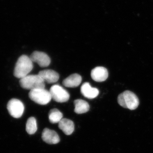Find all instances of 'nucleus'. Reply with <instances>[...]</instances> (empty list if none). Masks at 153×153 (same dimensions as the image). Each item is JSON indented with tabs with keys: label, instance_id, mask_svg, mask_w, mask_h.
Returning <instances> with one entry per match:
<instances>
[{
	"label": "nucleus",
	"instance_id": "f257e3e1",
	"mask_svg": "<svg viewBox=\"0 0 153 153\" xmlns=\"http://www.w3.org/2000/svg\"><path fill=\"white\" fill-rule=\"evenodd\" d=\"M33 62L30 57L27 55L21 56L16 63L14 71V76L20 79L27 76L33 69Z\"/></svg>",
	"mask_w": 153,
	"mask_h": 153
},
{
	"label": "nucleus",
	"instance_id": "f03ea898",
	"mask_svg": "<svg viewBox=\"0 0 153 153\" xmlns=\"http://www.w3.org/2000/svg\"><path fill=\"white\" fill-rule=\"evenodd\" d=\"M22 88L30 91L38 88H45V82L38 74H31L20 79Z\"/></svg>",
	"mask_w": 153,
	"mask_h": 153
},
{
	"label": "nucleus",
	"instance_id": "7ed1b4c3",
	"mask_svg": "<svg viewBox=\"0 0 153 153\" xmlns=\"http://www.w3.org/2000/svg\"><path fill=\"white\" fill-rule=\"evenodd\" d=\"M117 100L121 106L131 110L136 109L139 105V100L137 97L129 91H126L119 94Z\"/></svg>",
	"mask_w": 153,
	"mask_h": 153
},
{
	"label": "nucleus",
	"instance_id": "20e7f679",
	"mask_svg": "<svg viewBox=\"0 0 153 153\" xmlns=\"http://www.w3.org/2000/svg\"><path fill=\"white\" fill-rule=\"evenodd\" d=\"M29 96L31 100L41 105L48 104L52 99L49 91L45 88H38L31 90L29 94Z\"/></svg>",
	"mask_w": 153,
	"mask_h": 153
},
{
	"label": "nucleus",
	"instance_id": "39448f33",
	"mask_svg": "<svg viewBox=\"0 0 153 153\" xmlns=\"http://www.w3.org/2000/svg\"><path fill=\"white\" fill-rule=\"evenodd\" d=\"M7 108L9 113L15 118L22 116L25 111V106L22 101L17 99H12L8 102Z\"/></svg>",
	"mask_w": 153,
	"mask_h": 153
},
{
	"label": "nucleus",
	"instance_id": "423d86ee",
	"mask_svg": "<svg viewBox=\"0 0 153 153\" xmlns=\"http://www.w3.org/2000/svg\"><path fill=\"white\" fill-rule=\"evenodd\" d=\"M49 92L52 99L57 102H66L70 97L68 91L59 85H53L50 88Z\"/></svg>",
	"mask_w": 153,
	"mask_h": 153
},
{
	"label": "nucleus",
	"instance_id": "0eeeda50",
	"mask_svg": "<svg viewBox=\"0 0 153 153\" xmlns=\"http://www.w3.org/2000/svg\"><path fill=\"white\" fill-rule=\"evenodd\" d=\"M30 57L33 62L38 63L41 67H47L51 63L50 57L44 52L35 51Z\"/></svg>",
	"mask_w": 153,
	"mask_h": 153
},
{
	"label": "nucleus",
	"instance_id": "6e6552de",
	"mask_svg": "<svg viewBox=\"0 0 153 153\" xmlns=\"http://www.w3.org/2000/svg\"><path fill=\"white\" fill-rule=\"evenodd\" d=\"M91 75L92 79L94 81L98 82H103L108 77V71L105 67L98 66L91 70Z\"/></svg>",
	"mask_w": 153,
	"mask_h": 153
},
{
	"label": "nucleus",
	"instance_id": "1a4fd4ad",
	"mask_svg": "<svg viewBox=\"0 0 153 153\" xmlns=\"http://www.w3.org/2000/svg\"><path fill=\"white\" fill-rule=\"evenodd\" d=\"M42 138L45 142L49 144H56L60 140L56 131L47 128H44L42 132Z\"/></svg>",
	"mask_w": 153,
	"mask_h": 153
},
{
	"label": "nucleus",
	"instance_id": "9d476101",
	"mask_svg": "<svg viewBox=\"0 0 153 153\" xmlns=\"http://www.w3.org/2000/svg\"><path fill=\"white\" fill-rule=\"evenodd\" d=\"M44 82L48 83H53L58 81L59 75L56 71L51 69H45L42 70L38 73Z\"/></svg>",
	"mask_w": 153,
	"mask_h": 153
},
{
	"label": "nucleus",
	"instance_id": "9b49d317",
	"mask_svg": "<svg viewBox=\"0 0 153 153\" xmlns=\"http://www.w3.org/2000/svg\"><path fill=\"white\" fill-rule=\"evenodd\" d=\"M81 93L85 97L88 99L95 98L99 94L97 88L91 87L89 82L83 83L81 87Z\"/></svg>",
	"mask_w": 153,
	"mask_h": 153
},
{
	"label": "nucleus",
	"instance_id": "f8f14e48",
	"mask_svg": "<svg viewBox=\"0 0 153 153\" xmlns=\"http://www.w3.org/2000/svg\"><path fill=\"white\" fill-rule=\"evenodd\" d=\"M82 80V77L79 74H73L64 79L63 84L66 87H76L80 85Z\"/></svg>",
	"mask_w": 153,
	"mask_h": 153
},
{
	"label": "nucleus",
	"instance_id": "ddd939ff",
	"mask_svg": "<svg viewBox=\"0 0 153 153\" xmlns=\"http://www.w3.org/2000/svg\"><path fill=\"white\" fill-rule=\"evenodd\" d=\"M59 128L67 135H71L74 131V125L72 121L66 118L62 119L58 123Z\"/></svg>",
	"mask_w": 153,
	"mask_h": 153
},
{
	"label": "nucleus",
	"instance_id": "4468645a",
	"mask_svg": "<svg viewBox=\"0 0 153 153\" xmlns=\"http://www.w3.org/2000/svg\"><path fill=\"white\" fill-rule=\"evenodd\" d=\"M74 112L77 114L85 113L89 111V105L87 102L81 99H77L74 101Z\"/></svg>",
	"mask_w": 153,
	"mask_h": 153
},
{
	"label": "nucleus",
	"instance_id": "2eb2a0df",
	"mask_svg": "<svg viewBox=\"0 0 153 153\" xmlns=\"http://www.w3.org/2000/svg\"><path fill=\"white\" fill-rule=\"evenodd\" d=\"M63 118V114L59 110L53 108L49 111V121L52 123H59Z\"/></svg>",
	"mask_w": 153,
	"mask_h": 153
},
{
	"label": "nucleus",
	"instance_id": "dca6fc26",
	"mask_svg": "<svg viewBox=\"0 0 153 153\" xmlns=\"http://www.w3.org/2000/svg\"><path fill=\"white\" fill-rule=\"evenodd\" d=\"M37 124L36 119L31 117L28 119L26 124V131L30 134H33L37 131Z\"/></svg>",
	"mask_w": 153,
	"mask_h": 153
}]
</instances>
